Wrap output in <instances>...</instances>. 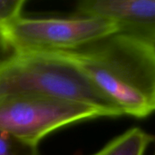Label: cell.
<instances>
[{
	"label": "cell",
	"instance_id": "cell-1",
	"mask_svg": "<svg viewBox=\"0 0 155 155\" xmlns=\"http://www.w3.org/2000/svg\"><path fill=\"white\" fill-rule=\"evenodd\" d=\"M99 91L123 114H155V45L120 33L73 51Z\"/></svg>",
	"mask_w": 155,
	"mask_h": 155
},
{
	"label": "cell",
	"instance_id": "cell-4",
	"mask_svg": "<svg viewBox=\"0 0 155 155\" xmlns=\"http://www.w3.org/2000/svg\"><path fill=\"white\" fill-rule=\"evenodd\" d=\"M96 118L104 116L85 104L31 94L0 95V130L35 143L59 128Z\"/></svg>",
	"mask_w": 155,
	"mask_h": 155
},
{
	"label": "cell",
	"instance_id": "cell-9",
	"mask_svg": "<svg viewBox=\"0 0 155 155\" xmlns=\"http://www.w3.org/2000/svg\"><path fill=\"white\" fill-rule=\"evenodd\" d=\"M154 155H155V153H154Z\"/></svg>",
	"mask_w": 155,
	"mask_h": 155
},
{
	"label": "cell",
	"instance_id": "cell-6",
	"mask_svg": "<svg viewBox=\"0 0 155 155\" xmlns=\"http://www.w3.org/2000/svg\"><path fill=\"white\" fill-rule=\"evenodd\" d=\"M154 140L153 134L139 127H133L93 155H144Z\"/></svg>",
	"mask_w": 155,
	"mask_h": 155
},
{
	"label": "cell",
	"instance_id": "cell-3",
	"mask_svg": "<svg viewBox=\"0 0 155 155\" xmlns=\"http://www.w3.org/2000/svg\"><path fill=\"white\" fill-rule=\"evenodd\" d=\"M114 33L112 22L94 16L20 18L0 35V44L10 52L74 51Z\"/></svg>",
	"mask_w": 155,
	"mask_h": 155
},
{
	"label": "cell",
	"instance_id": "cell-5",
	"mask_svg": "<svg viewBox=\"0 0 155 155\" xmlns=\"http://www.w3.org/2000/svg\"><path fill=\"white\" fill-rule=\"evenodd\" d=\"M76 12L106 19L117 33L155 45V0H84L77 3Z\"/></svg>",
	"mask_w": 155,
	"mask_h": 155
},
{
	"label": "cell",
	"instance_id": "cell-2",
	"mask_svg": "<svg viewBox=\"0 0 155 155\" xmlns=\"http://www.w3.org/2000/svg\"><path fill=\"white\" fill-rule=\"evenodd\" d=\"M14 94L89 105L104 118L124 116L94 85L73 51L10 52L0 57V95Z\"/></svg>",
	"mask_w": 155,
	"mask_h": 155
},
{
	"label": "cell",
	"instance_id": "cell-7",
	"mask_svg": "<svg viewBox=\"0 0 155 155\" xmlns=\"http://www.w3.org/2000/svg\"><path fill=\"white\" fill-rule=\"evenodd\" d=\"M37 144L0 130V155H38Z\"/></svg>",
	"mask_w": 155,
	"mask_h": 155
},
{
	"label": "cell",
	"instance_id": "cell-8",
	"mask_svg": "<svg viewBox=\"0 0 155 155\" xmlns=\"http://www.w3.org/2000/svg\"><path fill=\"white\" fill-rule=\"evenodd\" d=\"M25 1H0V35L12 26L21 17Z\"/></svg>",
	"mask_w": 155,
	"mask_h": 155
}]
</instances>
